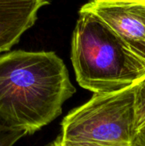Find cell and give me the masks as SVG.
I'll return each mask as SVG.
<instances>
[{"mask_svg": "<svg viewBox=\"0 0 145 146\" xmlns=\"http://www.w3.org/2000/svg\"><path fill=\"white\" fill-rule=\"evenodd\" d=\"M108 3H129V4H143L145 5V0H96Z\"/></svg>", "mask_w": 145, "mask_h": 146, "instance_id": "10", "label": "cell"}, {"mask_svg": "<svg viewBox=\"0 0 145 146\" xmlns=\"http://www.w3.org/2000/svg\"><path fill=\"white\" fill-rule=\"evenodd\" d=\"M132 146H145V122L137 130Z\"/></svg>", "mask_w": 145, "mask_h": 146, "instance_id": "9", "label": "cell"}, {"mask_svg": "<svg viewBox=\"0 0 145 146\" xmlns=\"http://www.w3.org/2000/svg\"><path fill=\"white\" fill-rule=\"evenodd\" d=\"M138 129L145 122V69L135 80Z\"/></svg>", "mask_w": 145, "mask_h": 146, "instance_id": "6", "label": "cell"}, {"mask_svg": "<svg viewBox=\"0 0 145 146\" xmlns=\"http://www.w3.org/2000/svg\"><path fill=\"white\" fill-rule=\"evenodd\" d=\"M48 146H121L114 145H105L99 143H92V142H82V141H73L65 139L60 136H58L52 143Z\"/></svg>", "mask_w": 145, "mask_h": 146, "instance_id": "8", "label": "cell"}, {"mask_svg": "<svg viewBox=\"0 0 145 146\" xmlns=\"http://www.w3.org/2000/svg\"><path fill=\"white\" fill-rule=\"evenodd\" d=\"M80 9L90 11L103 20L138 62L142 72L144 70L145 5L108 3L91 0Z\"/></svg>", "mask_w": 145, "mask_h": 146, "instance_id": "4", "label": "cell"}, {"mask_svg": "<svg viewBox=\"0 0 145 146\" xmlns=\"http://www.w3.org/2000/svg\"><path fill=\"white\" fill-rule=\"evenodd\" d=\"M48 0H0V53L9 50L38 19Z\"/></svg>", "mask_w": 145, "mask_h": 146, "instance_id": "5", "label": "cell"}, {"mask_svg": "<svg viewBox=\"0 0 145 146\" xmlns=\"http://www.w3.org/2000/svg\"><path fill=\"white\" fill-rule=\"evenodd\" d=\"M25 135L26 133L23 131L10 129L0 125V146H14Z\"/></svg>", "mask_w": 145, "mask_h": 146, "instance_id": "7", "label": "cell"}, {"mask_svg": "<svg viewBox=\"0 0 145 146\" xmlns=\"http://www.w3.org/2000/svg\"><path fill=\"white\" fill-rule=\"evenodd\" d=\"M60 137L73 141L132 146L137 126L136 88L133 86L93 93L62 120Z\"/></svg>", "mask_w": 145, "mask_h": 146, "instance_id": "3", "label": "cell"}, {"mask_svg": "<svg viewBox=\"0 0 145 146\" xmlns=\"http://www.w3.org/2000/svg\"><path fill=\"white\" fill-rule=\"evenodd\" d=\"M76 92L53 51L12 50L0 56V125L32 134L62 111Z\"/></svg>", "mask_w": 145, "mask_h": 146, "instance_id": "1", "label": "cell"}, {"mask_svg": "<svg viewBox=\"0 0 145 146\" xmlns=\"http://www.w3.org/2000/svg\"><path fill=\"white\" fill-rule=\"evenodd\" d=\"M71 61L79 85L93 93L133 86L142 74L115 32L97 15L83 9L73 32Z\"/></svg>", "mask_w": 145, "mask_h": 146, "instance_id": "2", "label": "cell"}]
</instances>
